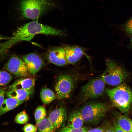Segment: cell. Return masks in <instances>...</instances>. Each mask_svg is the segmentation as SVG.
<instances>
[{
  "mask_svg": "<svg viewBox=\"0 0 132 132\" xmlns=\"http://www.w3.org/2000/svg\"><path fill=\"white\" fill-rule=\"evenodd\" d=\"M105 83L100 77L89 80L81 88V96L83 101L102 95L105 92Z\"/></svg>",
  "mask_w": 132,
  "mask_h": 132,
  "instance_id": "cell-6",
  "label": "cell"
},
{
  "mask_svg": "<svg viewBox=\"0 0 132 132\" xmlns=\"http://www.w3.org/2000/svg\"><path fill=\"white\" fill-rule=\"evenodd\" d=\"M63 47L67 61L73 65H75L80 60L84 53L83 49L79 46L67 45Z\"/></svg>",
  "mask_w": 132,
  "mask_h": 132,
  "instance_id": "cell-11",
  "label": "cell"
},
{
  "mask_svg": "<svg viewBox=\"0 0 132 132\" xmlns=\"http://www.w3.org/2000/svg\"><path fill=\"white\" fill-rule=\"evenodd\" d=\"M88 131L85 127L72 128L67 126L62 128L59 132H87Z\"/></svg>",
  "mask_w": 132,
  "mask_h": 132,
  "instance_id": "cell-23",
  "label": "cell"
},
{
  "mask_svg": "<svg viewBox=\"0 0 132 132\" xmlns=\"http://www.w3.org/2000/svg\"><path fill=\"white\" fill-rule=\"evenodd\" d=\"M34 92V88L29 90L13 89L6 91L5 96L18 100L25 101L28 100Z\"/></svg>",
  "mask_w": 132,
  "mask_h": 132,
  "instance_id": "cell-13",
  "label": "cell"
},
{
  "mask_svg": "<svg viewBox=\"0 0 132 132\" xmlns=\"http://www.w3.org/2000/svg\"><path fill=\"white\" fill-rule=\"evenodd\" d=\"M6 90L5 88L0 87V108L3 102Z\"/></svg>",
  "mask_w": 132,
  "mask_h": 132,
  "instance_id": "cell-27",
  "label": "cell"
},
{
  "mask_svg": "<svg viewBox=\"0 0 132 132\" xmlns=\"http://www.w3.org/2000/svg\"><path fill=\"white\" fill-rule=\"evenodd\" d=\"M104 129L101 127L93 128L88 131L87 132H104Z\"/></svg>",
  "mask_w": 132,
  "mask_h": 132,
  "instance_id": "cell-29",
  "label": "cell"
},
{
  "mask_svg": "<svg viewBox=\"0 0 132 132\" xmlns=\"http://www.w3.org/2000/svg\"><path fill=\"white\" fill-rule=\"evenodd\" d=\"M2 55L1 52V51L0 49V57Z\"/></svg>",
  "mask_w": 132,
  "mask_h": 132,
  "instance_id": "cell-31",
  "label": "cell"
},
{
  "mask_svg": "<svg viewBox=\"0 0 132 132\" xmlns=\"http://www.w3.org/2000/svg\"><path fill=\"white\" fill-rule=\"evenodd\" d=\"M46 114V110L44 106H40L37 108L35 111L34 115L36 125L39 122L45 118Z\"/></svg>",
  "mask_w": 132,
  "mask_h": 132,
  "instance_id": "cell-21",
  "label": "cell"
},
{
  "mask_svg": "<svg viewBox=\"0 0 132 132\" xmlns=\"http://www.w3.org/2000/svg\"><path fill=\"white\" fill-rule=\"evenodd\" d=\"M41 34L61 36L64 34L61 30L36 22L33 21L18 28L12 36L6 42L10 48L19 42L30 41L35 35Z\"/></svg>",
  "mask_w": 132,
  "mask_h": 132,
  "instance_id": "cell-1",
  "label": "cell"
},
{
  "mask_svg": "<svg viewBox=\"0 0 132 132\" xmlns=\"http://www.w3.org/2000/svg\"><path fill=\"white\" fill-rule=\"evenodd\" d=\"M23 60L31 74L35 76L44 65V62L38 55L30 53L22 56Z\"/></svg>",
  "mask_w": 132,
  "mask_h": 132,
  "instance_id": "cell-10",
  "label": "cell"
},
{
  "mask_svg": "<svg viewBox=\"0 0 132 132\" xmlns=\"http://www.w3.org/2000/svg\"><path fill=\"white\" fill-rule=\"evenodd\" d=\"M131 43H132V36L131 37Z\"/></svg>",
  "mask_w": 132,
  "mask_h": 132,
  "instance_id": "cell-32",
  "label": "cell"
},
{
  "mask_svg": "<svg viewBox=\"0 0 132 132\" xmlns=\"http://www.w3.org/2000/svg\"><path fill=\"white\" fill-rule=\"evenodd\" d=\"M40 97L42 102L44 104H49L55 98V95L53 91L47 88H43L41 91Z\"/></svg>",
  "mask_w": 132,
  "mask_h": 132,
  "instance_id": "cell-19",
  "label": "cell"
},
{
  "mask_svg": "<svg viewBox=\"0 0 132 132\" xmlns=\"http://www.w3.org/2000/svg\"><path fill=\"white\" fill-rule=\"evenodd\" d=\"M3 69L18 77H27L31 75L23 60L15 55L9 59Z\"/></svg>",
  "mask_w": 132,
  "mask_h": 132,
  "instance_id": "cell-8",
  "label": "cell"
},
{
  "mask_svg": "<svg viewBox=\"0 0 132 132\" xmlns=\"http://www.w3.org/2000/svg\"><path fill=\"white\" fill-rule=\"evenodd\" d=\"M75 82L74 78L70 75L65 74L60 76L55 87L57 98L62 99L69 97L74 88Z\"/></svg>",
  "mask_w": 132,
  "mask_h": 132,
  "instance_id": "cell-7",
  "label": "cell"
},
{
  "mask_svg": "<svg viewBox=\"0 0 132 132\" xmlns=\"http://www.w3.org/2000/svg\"><path fill=\"white\" fill-rule=\"evenodd\" d=\"M24 102L11 98H5L0 108V116L17 107Z\"/></svg>",
  "mask_w": 132,
  "mask_h": 132,
  "instance_id": "cell-16",
  "label": "cell"
},
{
  "mask_svg": "<svg viewBox=\"0 0 132 132\" xmlns=\"http://www.w3.org/2000/svg\"><path fill=\"white\" fill-rule=\"evenodd\" d=\"M46 58L49 62L59 66L68 64L65 56L64 47L57 46L52 47L47 52Z\"/></svg>",
  "mask_w": 132,
  "mask_h": 132,
  "instance_id": "cell-9",
  "label": "cell"
},
{
  "mask_svg": "<svg viewBox=\"0 0 132 132\" xmlns=\"http://www.w3.org/2000/svg\"><path fill=\"white\" fill-rule=\"evenodd\" d=\"M35 83L34 78L23 77L17 79L8 88V90L13 89L29 90L34 88Z\"/></svg>",
  "mask_w": 132,
  "mask_h": 132,
  "instance_id": "cell-14",
  "label": "cell"
},
{
  "mask_svg": "<svg viewBox=\"0 0 132 132\" xmlns=\"http://www.w3.org/2000/svg\"><path fill=\"white\" fill-rule=\"evenodd\" d=\"M67 126L72 128H79L82 127L84 122L79 111L74 110L69 115Z\"/></svg>",
  "mask_w": 132,
  "mask_h": 132,
  "instance_id": "cell-15",
  "label": "cell"
},
{
  "mask_svg": "<svg viewBox=\"0 0 132 132\" xmlns=\"http://www.w3.org/2000/svg\"><path fill=\"white\" fill-rule=\"evenodd\" d=\"M29 120L28 116L24 110L18 113L15 117L14 121L17 124H25L27 123Z\"/></svg>",
  "mask_w": 132,
  "mask_h": 132,
  "instance_id": "cell-22",
  "label": "cell"
},
{
  "mask_svg": "<svg viewBox=\"0 0 132 132\" xmlns=\"http://www.w3.org/2000/svg\"><path fill=\"white\" fill-rule=\"evenodd\" d=\"M113 124L115 132H128L120 127L115 119L113 121Z\"/></svg>",
  "mask_w": 132,
  "mask_h": 132,
  "instance_id": "cell-26",
  "label": "cell"
},
{
  "mask_svg": "<svg viewBox=\"0 0 132 132\" xmlns=\"http://www.w3.org/2000/svg\"><path fill=\"white\" fill-rule=\"evenodd\" d=\"M119 125L128 132H132V120L119 113H116L114 118Z\"/></svg>",
  "mask_w": 132,
  "mask_h": 132,
  "instance_id": "cell-17",
  "label": "cell"
},
{
  "mask_svg": "<svg viewBox=\"0 0 132 132\" xmlns=\"http://www.w3.org/2000/svg\"><path fill=\"white\" fill-rule=\"evenodd\" d=\"M22 130L24 132H36L37 127L36 125L27 123L24 126Z\"/></svg>",
  "mask_w": 132,
  "mask_h": 132,
  "instance_id": "cell-24",
  "label": "cell"
},
{
  "mask_svg": "<svg viewBox=\"0 0 132 132\" xmlns=\"http://www.w3.org/2000/svg\"><path fill=\"white\" fill-rule=\"evenodd\" d=\"M131 105H132V104H131Z\"/></svg>",
  "mask_w": 132,
  "mask_h": 132,
  "instance_id": "cell-33",
  "label": "cell"
},
{
  "mask_svg": "<svg viewBox=\"0 0 132 132\" xmlns=\"http://www.w3.org/2000/svg\"><path fill=\"white\" fill-rule=\"evenodd\" d=\"M36 126L37 132H55L56 130L48 118L40 121Z\"/></svg>",
  "mask_w": 132,
  "mask_h": 132,
  "instance_id": "cell-18",
  "label": "cell"
},
{
  "mask_svg": "<svg viewBox=\"0 0 132 132\" xmlns=\"http://www.w3.org/2000/svg\"><path fill=\"white\" fill-rule=\"evenodd\" d=\"M12 78V76L8 72L0 70V87L7 85Z\"/></svg>",
  "mask_w": 132,
  "mask_h": 132,
  "instance_id": "cell-20",
  "label": "cell"
},
{
  "mask_svg": "<svg viewBox=\"0 0 132 132\" xmlns=\"http://www.w3.org/2000/svg\"><path fill=\"white\" fill-rule=\"evenodd\" d=\"M106 68L100 77L105 83L117 86L123 82L128 73L114 61L108 60L106 62Z\"/></svg>",
  "mask_w": 132,
  "mask_h": 132,
  "instance_id": "cell-3",
  "label": "cell"
},
{
  "mask_svg": "<svg viewBox=\"0 0 132 132\" xmlns=\"http://www.w3.org/2000/svg\"><path fill=\"white\" fill-rule=\"evenodd\" d=\"M104 92L112 105L121 112L128 111L132 103V90L127 85L121 83L113 88H105Z\"/></svg>",
  "mask_w": 132,
  "mask_h": 132,
  "instance_id": "cell-2",
  "label": "cell"
},
{
  "mask_svg": "<svg viewBox=\"0 0 132 132\" xmlns=\"http://www.w3.org/2000/svg\"><path fill=\"white\" fill-rule=\"evenodd\" d=\"M105 129H104V132H115L114 126L112 124H109L107 125Z\"/></svg>",
  "mask_w": 132,
  "mask_h": 132,
  "instance_id": "cell-28",
  "label": "cell"
},
{
  "mask_svg": "<svg viewBox=\"0 0 132 132\" xmlns=\"http://www.w3.org/2000/svg\"><path fill=\"white\" fill-rule=\"evenodd\" d=\"M48 5L47 0H21L20 9L23 17L34 19L42 14Z\"/></svg>",
  "mask_w": 132,
  "mask_h": 132,
  "instance_id": "cell-5",
  "label": "cell"
},
{
  "mask_svg": "<svg viewBox=\"0 0 132 132\" xmlns=\"http://www.w3.org/2000/svg\"><path fill=\"white\" fill-rule=\"evenodd\" d=\"M10 38V37H5L0 34V41L3 40H8Z\"/></svg>",
  "mask_w": 132,
  "mask_h": 132,
  "instance_id": "cell-30",
  "label": "cell"
},
{
  "mask_svg": "<svg viewBox=\"0 0 132 132\" xmlns=\"http://www.w3.org/2000/svg\"><path fill=\"white\" fill-rule=\"evenodd\" d=\"M48 118L56 130L64 124L66 119V113L65 108L61 107L51 112Z\"/></svg>",
  "mask_w": 132,
  "mask_h": 132,
  "instance_id": "cell-12",
  "label": "cell"
},
{
  "mask_svg": "<svg viewBox=\"0 0 132 132\" xmlns=\"http://www.w3.org/2000/svg\"><path fill=\"white\" fill-rule=\"evenodd\" d=\"M108 110L106 103L99 102L88 103L83 106L79 111L84 122L96 123L105 115Z\"/></svg>",
  "mask_w": 132,
  "mask_h": 132,
  "instance_id": "cell-4",
  "label": "cell"
},
{
  "mask_svg": "<svg viewBox=\"0 0 132 132\" xmlns=\"http://www.w3.org/2000/svg\"><path fill=\"white\" fill-rule=\"evenodd\" d=\"M124 28L127 33L132 35V17L126 22Z\"/></svg>",
  "mask_w": 132,
  "mask_h": 132,
  "instance_id": "cell-25",
  "label": "cell"
}]
</instances>
